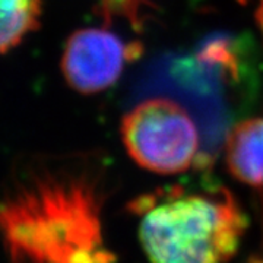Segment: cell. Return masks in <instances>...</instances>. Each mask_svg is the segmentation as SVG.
I'll use <instances>...</instances> for the list:
<instances>
[{
  "mask_svg": "<svg viewBox=\"0 0 263 263\" xmlns=\"http://www.w3.org/2000/svg\"><path fill=\"white\" fill-rule=\"evenodd\" d=\"M110 195L100 157L43 164L0 197V235L12 263H116L104 238Z\"/></svg>",
  "mask_w": 263,
  "mask_h": 263,
  "instance_id": "cell-1",
  "label": "cell"
},
{
  "mask_svg": "<svg viewBox=\"0 0 263 263\" xmlns=\"http://www.w3.org/2000/svg\"><path fill=\"white\" fill-rule=\"evenodd\" d=\"M139 241L149 263H227L238 250L247 218L222 186L173 184L136 197Z\"/></svg>",
  "mask_w": 263,
  "mask_h": 263,
  "instance_id": "cell-2",
  "label": "cell"
},
{
  "mask_svg": "<svg viewBox=\"0 0 263 263\" xmlns=\"http://www.w3.org/2000/svg\"><path fill=\"white\" fill-rule=\"evenodd\" d=\"M122 138L132 160L157 174L197 167L199 132L189 111L170 98H149L123 116Z\"/></svg>",
  "mask_w": 263,
  "mask_h": 263,
  "instance_id": "cell-3",
  "label": "cell"
},
{
  "mask_svg": "<svg viewBox=\"0 0 263 263\" xmlns=\"http://www.w3.org/2000/svg\"><path fill=\"white\" fill-rule=\"evenodd\" d=\"M126 62H130L127 44L117 34L104 28H84L66 41L60 67L73 91L92 95L116 84Z\"/></svg>",
  "mask_w": 263,
  "mask_h": 263,
  "instance_id": "cell-4",
  "label": "cell"
},
{
  "mask_svg": "<svg viewBox=\"0 0 263 263\" xmlns=\"http://www.w3.org/2000/svg\"><path fill=\"white\" fill-rule=\"evenodd\" d=\"M227 167L233 177L252 187H263V119L237 123L226 141Z\"/></svg>",
  "mask_w": 263,
  "mask_h": 263,
  "instance_id": "cell-5",
  "label": "cell"
},
{
  "mask_svg": "<svg viewBox=\"0 0 263 263\" xmlns=\"http://www.w3.org/2000/svg\"><path fill=\"white\" fill-rule=\"evenodd\" d=\"M40 18L41 0H0V54L37 31Z\"/></svg>",
  "mask_w": 263,
  "mask_h": 263,
  "instance_id": "cell-6",
  "label": "cell"
},
{
  "mask_svg": "<svg viewBox=\"0 0 263 263\" xmlns=\"http://www.w3.org/2000/svg\"><path fill=\"white\" fill-rule=\"evenodd\" d=\"M196 59L205 65L216 66L233 81H238L241 70V60L235 43L227 35H214L205 40L197 50Z\"/></svg>",
  "mask_w": 263,
  "mask_h": 263,
  "instance_id": "cell-7",
  "label": "cell"
},
{
  "mask_svg": "<svg viewBox=\"0 0 263 263\" xmlns=\"http://www.w3.org/2000/svg\"><path fill=\"white\" fill-rule=\"evenodd\" d=\"M146 8L155 6L148 0H98V13L105 25L113 19H124L138 32L143 29Z\"/></svg>",
  "mask_w": 263,
  "mask_h": 263,
  "instance_id": "cell-8",
  "label": "cell"
},
{
  "mask_svg": "<svg viewBox=\"0 0 263 263\" xmlns=\"http://www.w3.org/2000/svg\"><path fill=\"white\" fill-rule=\"evenodd\" d=\"M254 19H256V22H257V27H259V29H260V32H262V35H263V0L260 2L259 8L256 9Z\"/></svg>",
  "mask_w": 263,
  "mask_h": 263,
  "instance_id": "cell-9",
  "label": "cell"
},
{
  "mask_svg": "<svg viewBox=\"0 0 263 263\" xmlns=\"http://www.w3.org/2000/svg\"><path fill=\"white\" fill-rule=\"evenodd\" d=\"M247 263H263V254H260V256H254V257H252Z\"/></svg>",
  "mask_w": 263,
  "mask_h": 263,
  "instance_id": "cell-10",
  "label": "cell"
}]
</instances>
